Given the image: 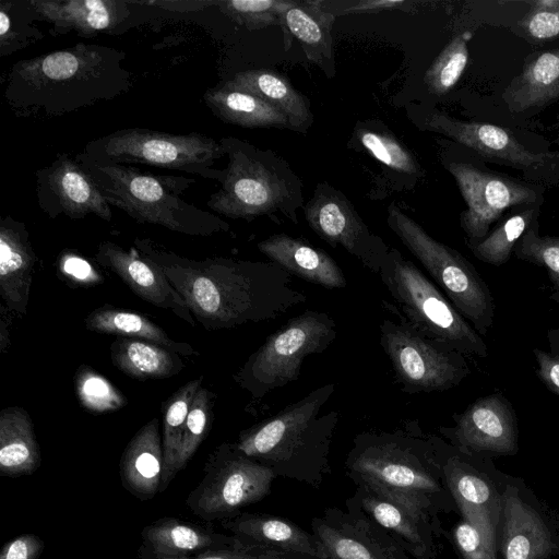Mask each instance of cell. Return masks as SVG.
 <instances>
[{"instance_id":"obj_1","label":"cell","mask_w":559,"mask_h":559,"mask_svg":"<svg viewBox=\"0 0 559 559\" xmlns=\"http://www.w3.org/2000/svg\"><path fill=\"white\" fill-rule=\"evenodd\" d=\"M134 248L164 272L207 331L273 320L307 299L293 287L290 274L272 261L193 260L148 238H135Z\"/></svg>"},{"instance_id":"obj_2","label":"cell","mask_w":559,"mask_h":559,"mask_svg":"<svg viewBox=\"0 0 559 559\" xmlns=\"http://www.w3.org/2000/svg\"><path fill=\"white\" fill-rule=\"evenodd\" d=\"M124 58L121 50L80 43L22 60L8 73L4 97L25 117L62 116L114 99L132 86Z\"/></svg>"},{"instance_id":"obj_3","label":"cell","mask_w":559,"mask_h":559,"mask_svg":"<svg viewBox=\"0 0 559 559\" xmlns=\"http://www.w3.org/2000/svg\"><path fill=\"white\" fill-rule=\"evenodd\" d=\"M344 467L355 485L378 486L439 525V514L456 508L432 435L424 432L417 421H406L390 431L356 435Z\"/></svg>"},{"instance_id":"obj_4","label":"cell","mask_w":559,"mask_h":559,"mask_svg":"<svg viewBox=\"0 0 559 559\" xmlns=\"http://www.w3.org/2000/svg\"><path fill=\"white\" fill-rule=\"evenodd\" d=\"M334 391L335 384L326 383L242 430L235 441L237 449L276 477L318 489L331 474L330 450L340 415L321 409Z\"/></svg>"},{"instance_id":"obj_5","label":"cell","mask_w":559,"mask_h":559,"mask_svg":"<svg viewBox=\"0 0 559 559\" xmlns=\"http://www.w3.org/2000/svg\"><path fill=\"white\" fill-rule=\"evenodd\" d=\"M75 159L107 202L139 223L159 225L189 236L229 230L227 222L180 198L194 179L145 173L129 165L95 159L84 152Z\"/></svg>"},{"instance_id":"obj_6","label":"cell","mask_w":559,"mask_h":559,"mask_svg":"<svg viewBox=\"0 0 559 559\" xmlns=\"http://www.w3.org/2000/svg\"><path fill=\"white\" fill-rule=\"evenodd\" d=\"M228 164L207 206L233 219L252 221L277 212L297 223L302 183L284 158L243 140L221 139Z\"/></svg>"},{"instance_id":"obj_7","label":"cell","mask_w":559,"mask_h":559,"mask_svg":"<svg viewBox=\"0 0 559 559\" xmlns=\"http://www.w3.org/2000/svg\"><path fill=\"white\" fill-rule=\"evenodd\" d=\"M377 276L396 302L399 313L424 335L464 356H488L483 336L437 285L397 249L390 247Z\"/></svg>"},{"instance_id":"obj_8","label":"cell","mask_w":559,"mask_h":559,"mask_svg":"<svg viewBox=\"0 0 559 559\" xmlns=\"http://www.w3.org/2000/svg\"><path fill=\"white\" fill-rule=\"evenodd\" d=\"M386 223L455 309L485 336L493 324L495 302L474 265L455 249L432 238L394 203L388 207Z\"/></svg>"},{"instance_id":"obj_9","label":"cell","mask_w":559,"mask_h":559,"mask_svg":"<svg viewBox=\"0 0 559 559\" xmlns=\"http://www.w3.org/2000/svg\"><path fill=\"white\" fill-rule=\"evenodd\" d=\"M336 334L329 313L308 309L272 333L234 374V381L259 402L296 381L305 358L326 350Z\"/></svg>"},{"instance_id":"obj_10","label":"cell","mask_w":559,"mask_h":559,"mask_svg":"<svg viewBox=\"0 0 559 559\" xmlns=\"http://www.w3.org/2000/svg\"><path fill=\"white\" fill-rule=\"evenodd\" d=\"M84 153L99 160L179 170L219 182L224 170L213 166L226 155L221 140L201 133L171 134L143 128L121 129L94 139Z\"/></svg>"},{"instance_id":"obj_11","label":"cell","mask_w":559,"mask_h":559,"mask_svg":"<svg viewBox=\"0 0 559 559\" xmlns=\"http://www.w3.org/2000/svg\"><path fill=\"white\" fill-rule=\"evenodd\" d=\"M200 483L189 492L188 509L206 522L224 521L263 500L276 475L239 451L235 442L217 445L203 468Z\"/></svg>"},{"instance_id":"obj_12","label":"cell","mask_w":559,"mask_h":559,"mask_svg":"<svg viewBox=\"0 0 559 559\" xmlns=\"http://www.w3.org/2000/svg\"><path fill=\"white\" fill-rule=\"evenodd\" d=\"M400 322L384 319L380 325V345L390 359L402 391L429 393L450 390L471 373L465 356L429 338L403 316Z\"/></svg>"},{"instance_id":"obj_13","label":"cell","mask_w":559,"mask_h":559,"mask_svg":"<svg viewBox=\"0 0 559 559\" xmlns=\"http://www.w3.org/2000/svg\"><path fill=\"white\" fill-rule=\"evenodd\" d=\"M432 439L456 508L479 530L487 550L497 559L501 497L492 480L497 471L488 457L462 452L436 435Z\"/></svg>"},{"instance_id":"obj_14","label":"cell","mask_w":559,"mask_h":559,"mask_svg":"<svg viewBox=\"0 0 559 559\" xmlns=\"http://www.w3.org/2000/svg\"><path fill=\"white\" fill-rule=\"evenodd\" d=\"M309 227L331 247H342L378 275L390 247L373 234L347 197L328 182L316 186L304 206Z\"/></svg>"},{"instance_id":"obj_15","label":"cell","mask_w":559,"mask_h":559,"mask_svg":"<svg viewBox=\"0 0 559 559\" xmlns=\"http://www.w3.org/2000/svg\"><path fill=\"white\" fill-rule=\"evenodd\" d=\"M447 169L467 205L460 215L467 241L484 239L506 210L540 201L534 188L508 176L485 171L466 163H450Z\"/></svg>"},{"instance_id":"obj_16","label":"cell","mask_w":559,"mask_h":559,"mask_svg":"<svg viewBox=\"0 0 559 559\" xmlns=\"http://www.w3.org/2000/svg\"><path fill=\"white\" fill-rule=\"evenodd\" d=\"M452 418L454 425L439 432L460 451L488 459L518 453L516 413L501 392L477 399Z\"/></svg>"},{"instance_id":"obj_17","label":"cell","mask_w":559,"mask_h":559,"mask_svg":"<svg viewBox=\"0 0 559 559\" xmlns=\"http://www.w3.org/2000/svg\"><path fill=\"white\" fill-rule=\"evenodd\" d=\"M311 530L325 559H412L385 530L354 507L325 508L311 520Z\"/></svg>"},{"instance_id":"obj_18","label":"cell","mask_w":559,"mask_h":559,"mask_svg":"<svg viewBox=\"0 0 559 559\" xmlns=\"http://www.w3.org/2000/svg\"><path fill=\"white\" fill-rule=\"evenodd\" d=\"M345 506L365 512L412 558H437L435 539L441 535V525L409 503L378 486L358 483L354 495L346 499Z\"/></svg>"},{"instance_id":"obj_19","label":"cell","mask_w":559,"mask_h":559,"mask_svg":"<svg viewBox=\"0 0 559 559\" xmlns=\"http://www.w3.org/2000/svg\"><path fill=\"white\" fill-rule=\"evenodd\" d=\"M40 209L51 218L62 214L73 219L94 214L112 217L110 204L75 157L59 154L47 167L36 171Z\"/></svg>"},{"instance_id":"obj_20","label":"cell","mask_w":559,"mask_h":559,"mask_svg":"<svg viewBox=\"0 0 559 559\" xmlns=\"http://www.w3.org/2000/svg\"><path fill=\"white\" fill-rule=\"evenodd\" d=\"M96 262L116 274L138 297L155 307L171 311L194 326L195 319L188 305L164 272L142 257L135 248L129 250L105 240L98 245Z\"/></svg>"},{"instance_id":"obj_21","label":"cell","mask_w":559,"mask_h":559,"mask_svg":"<svg viewBox=\"0 0 559 559\" xmlns=\"http://www.w3.org/2000/svg\"><path fill=\"white\" fill-rule=\"evenodd\" d=\"M496 544L502 559H548L559 552L555 534L512 484L501 491Z\"/></svg>"},{"instance_id":"obj_22","label":"cell","mask_w":559,"mask_h":559,"mask_svg":"<svg viewBox=\"0 0 559 559\" xmlns=\"http://www.w3.org/2000/svg\"><path fill=\"white\" fill-rule=\"evenodd\" d=\"M219 523L246 546L294 559H325L314 534L285 518L267 513L240 512L235 518Z\"/></svg>"},{"instance_id":"obj_23","label":"cell","mask_w":559,"mask_h":559,"mask_svg":"<svg viewBox=\"0 0 559 559\" xmlns=\"http://www.w3.org/2000/svg\"><path fill=\"white\" fill-rule=\"evenodd\" d=\"M426 128L477 152L518 168L539 166L552 154L533 153L523 146L509 130L501 127L474 121H463L440 111L431 112L426 119Z\"/></svg>"},{"instance_id":"obj_24","label":"cell","mask_w":559,"mask_h":559,"mask_svg":"<svg viewBox=\"0 0 559 559\" xmlns=\"http://www.w3.org/2000/svg\"><path fill=\"white\" fill-rule=\"evenodd\" d=\"M141 537L143 545L140 549L156 558L189 557L246 546L233 535L173 516L147 524Z\"/></svg>"},{"instance_id":"obj_25","label":"cell","mask_w":559,"mask_h":559,"mask_svg":"<svg viewBox=\"0 0 559 559\" xmlns=\"http://www.w3.org/2000/svg\"><path fill=\"white\" fill-rule=\"evenodd\" d=\"M36 254L24 223L11 216L0 221V296L14 313L27 312Z\"/></svg>"},{"instance_id":"obj_26","label":"cell","mask_w":559,"mask_h":559,"mask_svg":"<svg viewBox=\"0 0 559 559\" xmlns=\"http://www.w3.org/2000/svg\"><path fill=\"white\" fill-rule=\"evenodd\" d=\"M40 20L51 24L53 34L70 31L80 36L108 32L130 13L127 1L116 0H31Z\"/></svg>"},{"instance_id":"obj_27","label":"cell","mask_w":559,"mask_h":559,"mask_svg":"<svg viewBox=\"0 0 559 559\" xmlns=\"http://www.w3.org/2000/svg\"><path fill=\"white\" fill-rule=\"evenodd\" d=\"M258 250L290 275L328 289L344 288L347 280L330 254L300 238L275 234L258 243Z\"/></svg>"},{"instance_id":"obj_28","label":"cell","mask_w":559,"mask_h":559,"mask_svg":"<svg viewBox=\"0 0 559 559\" xmlns=\"http://www.w3.org/2000/svg\"><path fill=\"white\" fill-rule=\"evenodd\" d=\"M164 467L159 420L152 418L128 442L119 462L124 489L141 501L153 499L160 489Z\"/></svg>"},{"instance_id":"obj_29","label":"cell","mask_w":559,"mask_h":559,"mask_svg":"<svg viewBox=\"0 0 559 559\" xmlns=\"http://www.w3.org/2000/svg\"><path fill=\"white\" fill-rule=\"evenodd\" d=\"M559 98V48L531 55L502 93L510 111L519 114Z\"/></svg>"},{"instance_id":"obj_30","label":"cell","mask_w":559,"mask_h":559,"mask_svg":"<svg viewBox=\"0 0 559 559\" xmlns=\"http://www.w3.org/2000/svg\"><path fill=\"white\" fill-rule=\"evenodd\" d=\"M335 20V15L322 8L320 0H296L283 14L284 26L299 40L307 59L330 78L335 74L331 35Z\"/></svg>"},{"instance_id":"obj_31","label":"cell","mask_w":559,"mask_h":559,"mask_svg":"<svg viewBox=\"0 0 559 559\" xmlns=\"http://www.w3.org/2000/svg\"><path fill=\"white\" fill-rule=\"evenodd\" d=\"M227 82L280 110L288 119L290 130L305 133L312 124L313 117L307 99L277 72L270 69L247 70L236 73Z\"/></svg>"},{"instance_id":"obj_32","label":"cell","mask_w":559,"mask_h":559,"mask_svg":"<svg viewBox=\"0 0 559 559\" xmlns=\"http://www.w3.org/2000/svg\"><path fill=\"white\" fill-rule=\"evenodd\" d=\"M41 457L33 421L20 406L0 412V474L20 477L34 474Z\"/></svg>"},{"instance_id":"obj_33","label":"cell","mask_w":559,"mask_h":559,"mask_svg":"<svg viewBox=\"0 0 559 559\" xmlns=\"http://www.w3.org/2000/svg\"><path fill=\"white\" fill-rule=\"evenodd\" d=\"M203 98L212 112L226 123L246 128L290 129L288 119L280 110L228 82L209 88Z\"/></svg>"},{"instance_id":"obj_34","label":"cell","mask_w":559,"mask_h":559,"mask_svg":"<svg viewBox=\"0 0 559 559\" xmlns=\"http://www.w3.org/2000/svg\"><path fill=\"white\" fill-rule=\"evenodd\" d=\"M87 330L151 342L180 356H194L192 345L173 340L159 325L138 312L111 306L94 309L84 319Z\"/></svg>"},{"instance_id":"obj_35","label":"cell","mask_w":559,"mask_h":559,"mask_svg":"<svg viewBox=\"0 0 559 559\" xmlns=\"http://www.w3.org/2000/svg\"><path fill=\"white\" fill-rule=\"evenodd\" d=\"M110 357L115 367L138 380L170 378L185 368L177 353L135 338L118 337L110 345Z\"/></svg>"},{"instance_id":"obj_36","label":"cell","mask_w":559,"mask_h":559,"mask_svg":"<svg viewBox=\"0 0 559 559\" xmlns=\"http://www.w3.org/2000/svg\"><path fill=\"white\" fill-rule=\"evenodd\" d=\"M203 377L180 386L163 406L164 467L159 492L165 491L176 477V464L181 444L185 423L192 401L202 386Z\"/></svg>"},{"instance_id":"obj_37","label":"cell","mask_w":559,"mask_h":559,"mask_svg":"<svg viewBox=\"0 0 559 559\" xmlns=\"http://www.w3.org/2000/svg\"><path fill=\"white\" fill-rule=\"evenodd\" d=\"M542 202L540 200L533 204L520 206V210L504 218L484 239L466 241L475 258L495 266L507 263L518 240L528 226L535 219H538Z\"/></svg>"},{"instance_id":"obj_38","label":"cell","mask_w":559,"mask_h":559,"mask_svg":"<svg viewBox=\"0 0 559 559\" xmlns=\"http://www.w3.org/2000/svg\"><path fill=\"white\" fill-rule=\"evenodd\" d=\"M40 20L31 0L24 2H0V55L13 53L44 37L35 24Z\"/></svg>"},{"instance_id":"obj_39","label":"cell","mask_w":559,"mask_h":559,"mask_svg":"<svg viewBox=\"0 0 559 559\" xmlns=\"http://www.w3.org/2000/svg\"><path fill=\"white\" fill-rule=\"evenodd\" d=\"M469 37L468 32L454 36L427 69L424 82L430 94L442 96L459 82L468 61Z\"/></svg>"},{"instance_id":"obj_40","label":"cell","mask_w":559,"mask_h":559,"mask_svg":"<svg viewBox=\"0 0 559 559\" xmlns=\"http://www.w3.org/2000/svg\"><path fill=\"white\" fill-rule=\"evenodd\" d=\"M513 254L547 271L550 299L559 304V236H540L538 219H535L518 240Z\"/></svg>"},{"instance_id":"obj_41","label":"cell","mask_w":559,"mask_h":559,"mask_svg":"<svg viewBox=\"0 0 559 559\" xmlns=\"http://www.w3.org/2000/svg\"><path fill=\"white\" fill-rule=\"evenodd\" d=\"M295 2L296 0H222L215 4L234 22L253 31L284 26L283 14Z\"/></svg>"},{"instance_id":"obj_42","label":"cell","mask_w":559,"mask_h":559,"mask_svg":"<svg viewBox=\"0 0 559 559\" xmlns=\"http://www.w3.org/2000/svg\"><path fill=\"white\" fill-rule=\"evenodd\" d=\"M214 394L201 386L189 408L178 453L176 473L182 471L207 436L213 420Z\"/></svg>"},{"instance_id":"obj_43","label":"cell","mask_w":559,"mask_h":559,"mask_svg":"<svg viewBox=\"0 0 559 559\" xmlns=\"http://www.w3.org/2000/svg\"><path fill=\"white\" fill-rule=\"evenodd\" d=\"M75 393L80 404L93 413L122 408L126 396L104 376L88 366H81L74 377Z\"/></svg>"},{"instance_id":"obj_44","label":"cell","mask_w":559,"mask_h":559,"mask_svg":"<svg viewBox=\"0 0 559 559\" xmlns=\"http://www.w3.org/2000/svg\"><path fill=\"white\" fill-rule=\"evenodd\" d=\"M359 143L380 163L406 175H418L421 168L412 153L390 132L361 127L356 130Z\"/></svg>"},{"instance_id":"obj_45","label":"cell","mask_w":559,"mask_h":559,"mask_svg":"<svg viewBox=\"0 0 559 559\" xmlns=\"http://www.w3.org/2000/svg\"><path fill=\"white\" fill-rule=\"evenodd\" d=\"M519 32L530 41L545 43L559 38V0L532 2L516 24Z\"/></svg>"},{"instance_id":"obj_46","label":"cell","mask_w":559,"mask_h":559,"mask_svg":"<svg viewBox=\"0 0 559 559\" xmlns=\"http://www.w3.org/2000/svg\"><path fill=\"white\" fill-rule=\"evenodd\" d=\"M549 349L534 348L536 376L551 393L559 397V328L547 330Z\"/></svg>"},{"instance_id":"obj_47","label":"cell","mask_w":559,"mask_h":559,"mask_svg":"<svg viewBox=\"0 0 559 559\" xmlns=\"http://www.w3.org/2000/svg\"><path fill=\"white\" fill-rule=\"evenodd\" d=\"M453 542L463 559H496L487 550L479 530L462 519L453 528Z\"/></svg>"},{"instance_id":"obj_48","label":"cell","mask_w":559,"mask_h":559,"mask_svg":"<svg viewBox=\"0 0 559 559\" xmlns=\"http://www.w3.org/2000/svg\"><path fill=\"white\" fill-rule=\"evenodd\" d=\"M324 10L333 15L365 14L400 9L407 4L403 0H358V1H322Z\"/></svg>"},{"instance_id":"obj_49","label":"cell","mask_w":559,"mask_h":559,"mask_svg":"<svg viewBox=\"0 0 559 559\" xmlns=\"http://www.w3.org/2000/svg\"><path fill=\"white\" fill-rule=\"evenodd\" d=\"M140 559H294L292 557L269 551L261 548L245 546L241 548H230L212 550L204 554L178 557V558H156L140 549Z\"/></svg>"},{"instance_id":"obj_50","label":"cell","mask_w":559,"mask_h":559,"mask_svg":"<svg viewBox=\"0 0 559 559\" xmlns=\"http://www.w3.org/2000/svg\"><path fill=\"white\" fill-rule=\"evenodd\" d=\"M58 269L69 283L79 286L95 285L99 274L85 259L74 253H63L58 262Z\"/></svg>"},{"instance_id":"obj_51","label":"cell","mask_w":559,"mask_h":559,"mask_svg":"<svg viewBox=\"0 0 559 559\" xmlns=\"http://www.w3.org/2000/svg\"><path fill=\"white\" fill-rule=\"evenodd\" d=\"M44 548L45 544L39 536L25 533L8 540L2 546L0 559H38Z\"/></svg>"},{"instance_id":"obj_52","label":"cell","mask_w":559,"mask_h":559,"mask_svg":"<svg viewBox=\"0 0 559 559\" xmlns=\"http://www.w3.org/2000/svg\"><path fill=\"white\" fill-rule=\"evenodd\" d=\"M11 310L0 304V354H4L10 346Z\"/></svg>"},{"instance_id":"obj_53","label":"cell","mask_w":559,"mask_h":559,"mask_svg":"<svg viewBox=\"0 0 559 559\" xmlns=\"http://www.w3.org/2000/svg\"><path fill=\"white\" fill-rule=\"evenodd\" d=\"M558 219H559V217H558Z\"/></svg>"}]
</instances>
